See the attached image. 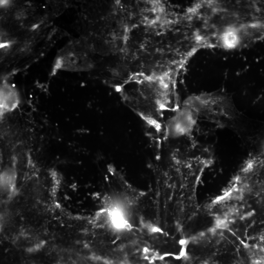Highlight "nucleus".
Returning a JSON list of instances; mask_svg holds the SVG:
<instances>
[{"label": "nucleus", "mask_w": 264, "mask_h": 264, "mask_svg": "<svg viewBox=\"0 0 264 264\" xmlns=\"http://www.w3.org/2000/svg\"><path fill=\"white\" fill-rule=\"evenodd\" d=\"M183 104L195 110L199 118L242 136V115L227 94L219 91L200 93L188 97Z\"/></svg>", "instance_id": "f257e3e1"}, {"label": "nucleus", "mask_w": 264, "mask_h": 264, "mask_svg": "<svg viewBox=\"0 0 264 264\" xmlns=\"http://www.w3.org/2000/svg\"><path fill=\"white\" fill-rule=\"evenodd\" d=\"M199 119L195 110L183 104L165 120L163 139L167 143L192 139Z\"/></svg>", "instance_id": "f03ea898"}, {"label": "nucleus", "mask_w": 264, "mask_h": 264, "mask_svg": "<svg viewBox=\"0 0 264 264\" xmlns=\"http://www.w3.org/2000/svg\"><path fill=\"white\" fill-rule=\"evenodd\" d=\"M18 103V97L13 89L5 85L1 89L0 106L2 112L13 110Z\"/></svg>", "instance_id": "7ed1b4c3"}, {"label": "nucleus", "mask_w": 264, "mask_h": 264, "mask_svg": "<svg viewBox=\"0 0 264 264\" xmlns=\"http://www.w3.org/2000/svg\"><path fill=\"white\" fill-rule=\"evenodd\" d=\"M240 36L238 32L233 29H227L221 37L222 44L226 48L235 47L240 42Z\"/></svg>", "instance_id": "20e7f679"}]
</instances>
